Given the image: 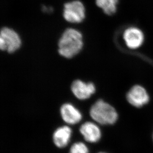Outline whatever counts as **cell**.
<instances>
[{"instance_id": "cell-2", "label": "cell", "mask_w": 153, "mask_h": 153, "mask_svg": "<svg viewBox=\"0 0 153 153\" xmlns=\"http://www.w3.org/2000/svg\"><path fill=\"white\" fill-rule=\"evenodd\" d=\"M90 115L95 121L102 125L114 124L118 119L115 108L102 100L97 101L91 107Z\"/></svg>"}, {"instance_id": "cell-9", "label": "cell", "mask_w": 153, "mask_h": 153, "mask_svg": "<svg viewBox=\"0 0 153 153\" xmlns=\"http://www.w3.org/2000/svg\"><path fill=\"white\" fill-rule=\"evenodd\" d=\"M61 114L62 120L68 124H76L82 119L80 112L71 104L63 105L61 107Z\"/></svg>"}, {"instance_id": "cell-11", "label": "cell", "mask_w": 153, "mask_h": 153, "mask_svg": "<svg viewBox=\"0 0 153 153\" xmlns=\"http://www.w3.org/2000/svg\"><path fill=\"white\" fill-rule=\"evenodd\" d=\"M95 2L105 15L111 16L117 11L119 0H95Z\"/></svg>"}, {"instance_id": "cell-13", "label": "cell", "mask_w": 153, "mask_h": 153, "mask_svg": "<svg viewBox=\"0 0 153 153\" xmlns=\"http://www.w3.org/2000/svg\"><path fill=\"white\" fill-rule=\"evenodd\" d=\"M103 153V152H101V153Z\"/></svg>"}, {"instance_id": "cell-3", "label": "cell", "mask_w": 153, "mask_h": 153, "mask_svg": "<svg viewBox=\"0 0 153 153\" xmlns=\"http://www.w3.org/2000/svg\"><path fill=\"white\" fill-rule=\"evenodd\" d=\"M22 40L17 32L8 27L1 28L0 33V49L9 53H15L19 49Z\"/></svg>"}, {"instance_id": "cell-8", "label": "cell", "mask_w": 153, "mask_h": 153, "mask_svg": "<svg viewBox=\"0 0 153 153\" xmlns=\"http://www.w3.org/2000/svg\"><path fill=\"white\" fill-rule=\"evenodd\" d=\"M80 132L86 141L96 143L100 140L101 132L99 127L94 123L86 122L81 126Z\"/></svg>"}, {"instance_id": "cell-7", "label": "cell", "mask_w": 153, "mask_h": 153, "mask_svg": "<svg viewBox=\"0 0 153 153\" xmlns=\"http://www.w3.org/2000/svg\"><path fill=\"white\" fill-rule=\"evenodd\" d=\"M71 88L75 97L82 100L89 98L96 90L95 85L92 83H86L80 80L74 81Z\"/></svg>"}, {"instance_id": "cell-5", "label": "cell", "mask_w": 153, "mask_h": 153, "mask_svg": "<svg viewBox=\"0 0 153 153\" xmlns=\"http://www.w3.org/2000/svg\"><path fill=\"white\" fill-rule=\"evenodd\" d=\"M127 100L131 105L137 108L143 107L149 102V96L144 87L135 85L127 93Z\"/></svg>"}, {"instance_id": "cell-14", "label": "cell", "mask_w": 153, "mask_h": 153, "mask_svg": "<svg viewBox=\"0 0 153 153\" xmlns=\"http://www.w3.org/2000/svg\"></svg>"}, {"instance_id": "cell-10", "label": "cell", "mask_w": 153, "mask_h": 153, "mask_svg": "<svg viewBox=\"0 0 153 153\" xmlns=\"http://www.w3.org/2000/svg\"><path fill=\"white\" fill-rule=\"evenodd\" d=\"M71 129L67 126L57 129L53 134V143L58 147L62 148L68 144L71 135Z\"/></svg>"}, {"instance_id": "cell-12", "label": "cell", "mask_w": 153, "mask_h": 153, "mask_svg": "<svg viewBox=\"0 0 153 153\" xmlns=\"http://www.w3.org/2000/svg\"><path fill=\"white\" fill-rule=\"evenodd\" d=\"M69 153H88V148L82 142H77L72 145Z\"/></svg>"}, {"instance_id": "cell-1", "label": "cell", "mask_w": 153, "mask_h": 153, "mask_svg": "<svg viewBox=\"0 0 153 153\" xmlns=\"http://www.w3.org/2000/svg\"><path fill=\"white\" fill-rule=\"evenodd\" d=\"M82 34L77 29L68 28L64 31L58 41V51L66 59H71L78 55L83 47Z\"/></svg>"}, {"instance_id": "cell-6", "label": "cell", "mask_w": 153, "mask_h": 153, "mask_svg": "<svg viewBox=\"0 0 153 153\" xmlns=\"http://www.w3.org/2000/svg\"><path fill=\"white\" fill-rule=\"evenodd\" d=\"M123 39L129 48L135 49L142 45L144 37L141 30L135 27H131L124 31Z\"/></svg>"}, {"instance_id": "cell-4", "label": "cell", "mask_w": 153, "mask_h": 153, "mask_svg": "<svg viewBox=\"0 0 153 153\" xmlns=\"http://www.w3.org/2000/svg\"><path fill=\"white\" fill-rule=\"evenodd\" d=\"M85 7L80 0H73L64 4L63 17L71 23H80L85 19Z\"/></svg>"}]
</instances>
